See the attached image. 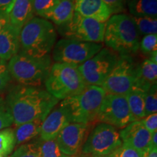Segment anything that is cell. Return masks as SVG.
I'll list each match as a JSON object with an SVG mask.
<instances>
[{
    "mask_svg": "<svg viewBox=\"0 0 157 157\" xmlns=\"http://www.w3.org/2000/svg\"><path fill=\"white\" fill-rule=\"evenodd\" d=\"M149 146L154 147V148H157V131L156 132H153L151 134L150 146Z\"/></svg>",
    "mask_w": 157,
    "mask_h": 157,
    "instance_id": "f35d334b",
    "label": "cell"
},
{
    "mask_svg": "<svg viewBox=\"0 0 157 157\" xmlns=\"http://www.w3.org/2000/svg\"><path fill=\"white\" fill-rule=\"evenodd\" d=\"M139 34L142 35L157 34V18L149 17L131 16Z\"/></svg>",
    "mask_w": 157,
    "mask_h": 157,
    "instance_id": "603a6c76",
    "label": "cell"
},
{
    "mask_svg": "<svg viewBox=\"0 0 157 157\" xmlns=\"http://www.w3.org/2000/svg\"><path fill=\"white\" fill-rule=\"evenodd\" d=\"M103 48L102 43L61 39L56 43L52 49V59L55 63L78 66L93 57Z\"/></svg>",
    "mask_w": 157,
    "mask_h": 157,
    "instance_id": "9c48e42d",
    "label": "cell"
},
{
    "mask_svg": "<svg viewBox=\"0 0 157 157\" xmlns=\"http://www.w3.org/2000/svg\"><path fill=\"white\" fill-rule=\"evenodd\" d=\"M0 157H2V156H0Z\"/></svg>",
    "mask_w": 157,
    "mask_h": 157,
    "instance_id": "7bdbcfd3",
    "label": "cell"
},
{
    "mask_svg": "<svg viewBox=\"0 0 157 157\" xmlns=\"http://www.w3.org/2000/svg\"><path fill=\"white\" fill-rule=\"evenodd\" d=\"M44 119H37L17 126L14 130L15 145H22L40 135Z\"/></svg>",
    "mask_w": 157,
    "mask_h": 157,
    "instance_id": "44dd1931",
    "label": "cell"
},
{
    "mask_svg": "<svg viewBox=\"0 0 157 157\" xmlns=\"http://www.w3.org/2000/svg\"><path fill=\"white\" fill-rule=\"evenodd\" d=\"M109 7L111 14H119L125 10L126 0H102Z\"/></svg>",
    "mask_w": 157,
    "mask_h": 157,
    "instance_id": "d6a6232c",
    "label": "cell"
},
{
    "mask_svg": "<svg viewBox=\"0 0 157 157\" xmlns=\"http://www.w3.org/2000/svg\"><path fill=\"white\" fill-rule=\"evenodd\" d=\"M75 0H60L55 8L44 17L58 25H63L71 21L74 13Z\"/></svg>",
    "mask_w": 157,
    "mask_h": 157,
    "instance_id": "ffe728a7",
    "label": "cell"
},
{
    "mask_svg": "<svg viewBox=\"0 0 157 157\" xmlns=\"http://www.w3.org/2000/svg\"><path fill=\"white\" fill-rule=\"evenodd\" d=\"M13 118L6 100L0 98V130L10 127Z\"/></svg>",
    "mask_w": 157,
    "mask_h": 157,
    "instance_id": "f546056e",
    "label": "cell"
},
{
    "mask_svg": "<svg viewBox=\"0 0 157 157\" xmlns=\"http://www.w3.org/2000/svg\"><path fill=\"white\" fill-rule=\"evenodd\" d=\"M109 155L111 157H143V153L124 143Z\"/></svg>",
    "mask_w": 157,
    "mask_h": 157,
    "instance_id": "1f68e13d",
    "label": "cell"
},
{
    "mask_svg": "<svg viewBox=\"0 0 157 157\" xmlns=\"http://www.w3.org/2000/svg\"><path fill=\"white\" fill-rule=\"evenodd\" d=\"M2 61V60H1V59H0V63H1Z\"/></svg>",
    "mask_w": 157,
    "mask_h": 157,
    "instance_id": "b9f144b4",
    "label": "cell"
},
{
    "mask_svg": "<svg viewBox=\"0 0 157 157\" xmlns=\"http://www.w3.org/2000/svg\"><path fill=\"white\" fill-rule=\"evenodd\" d=\"M105 23L84 17L74 12L71 21L58 26V31L63 39L80 42L103 43Z\"/></svg>",
    "mask_w": 157,
    "mask_h": 157,
    "instance_id": "ba28073f",
    "label": "cell"
},
{
    "mask_svg": "<svg viewBox=\"0 0 157 157\" xmlns=\"http://www.w3.org/2000/svg\"><path fill=\"white\" fill-rule=\"evenodd\" d=\"M119 55L108 48H103L93 57L78 66L86 85L101 87L117 64Z\"/></svg>",
    "mask_w": 157,
    "mask_h": 157,
    "instance_id": "30bf717a",
    "label": "cell"
},
{
    "mask_svg": "<svg viewBox=\"0 0 157 157\" xmlns=\"http://www.w3.org/2000/svg\"><path fill=\"white\" fill-rule=\"evenodd\" d=\"M15 0H0V12L9 15Z\"/></svg>",
    "mask_w": 157,
    "mask_h": 157,
    "instance_id": "d590c367",
    "label": "cell"
},
{
    "mask_svg": "<svg viewBox=\"0 0 157 157\" xmlns=\"http://www.w3.org/2000/svg\"><path fill=\"white\" fill-rule=\"evenodd\" d=\"M151 86V85L143 81L140 78L134 87L125 95L134 121L140 120L146 117L145 95Z\"/></svg>",
    "mask_w": 157,
    "mask_h": 157,
    "instance_id": "e0dca14e",
    "label": "cell"
},
{
    "mask_svg": "<svg viewBox=\"0 0 157 157\" xmlns=\"http://www.w3.org/2000/svg\"><path fill=\"white\" fill-rule=\"evenodd\" d=\"M121 144L120 134L116 127L100 123L88 136L82 148V152L92 156H106L114 151Z\"/></svg>",
    "mask_w": 157,
    "mask_h": 157,
    "instance_id": "8fae6325",
    "label": "cell"
},
{
    "mask_svg": "<svg viewBox=\"0 0 157 157\" xmlns=\"http://www.w3.org/2000/svg\"><path fill=\"white\" fill-rule=\"evenodd\" d=\"M126 1H127V0H126Z\"/></svg>",
    "mask_w": 157,
    "mask_h": 157,
    "instance_id": "ee69618b",
    "label": "cell"
},
{
    "mask_svg": "<svg viewBox=\"0 0 157 157\" xmlns=\"http://www.w3.org/2000/svg\"><path fill=\"white\" fill-rule=\"evenodd\" d=\"M7 105L16 126L37 119H44L58 100L39 87L19 85L7 95Z\"/></svg>",
    "mask_w": 157,
    "mask_h": 157,
    "instance_id": "6da1fadb",
    "label": "cell"
},
{
    "mask_svg": "<svg viewBox=\"0 0 157 157\" xmlns=\"http://www.w3.org/2000/svg\"><path fill=\"white\" fill-rule=\"evenodd\" d=\"M56 39L57 31L52 22L34 17L20 31L19 52L36 58L50 56Z\"/></svg>",
    "mask_w": 157,
    "mask_h": 157,
    "instance_id": "7a4b0ae2",
    "label": "cell"
},
{
    "mask_svg": "<svg viewBox=\"0 0 157 157\" xmlns=\"http://www.w3.org/2000/svg\"><path fill=\"white\" fill-rule=\"evenodd\" d=\"M34 15L32 0H15L8 15L10 24L21 31Z\"/></svg>",
    "mask_w": 157,
    "mask_h": 157,
    "instance_id": "d6986e66",
    "label": "cell"
},
{
    "mask_svg": "<svg viewBox=\"0 0 157 157\" xmlns=\"http://www.w3.org/2000/svg\"><path fill=\"white\" fill-rule=\"evenodd\" d=\"M140 78L143 81L152 85L157 82V63L150 58L146 59L140 65Z\"/></svg>",
    "mask_w": 157,
    "mask_h": 157,
    "instance_id": "d4e9b609",
    "label": "cell"
},
{
    "mask_svg": "<svg viewBox=\"0 0 157 157\" xmlns=\"http://www.w3.org/2000/svg\"><path fill=\"white\" fill-rule=\"evenodd\" d=\"M60 0H32L33 10L35 15L39 17H44L53 10Z\"/></svg>",
    "mask_w": 157,
    "mask_h": 157,
    "instance_id": "4316f807",
    "label": "cell"
},
{
    "mask_svg": "<svg viewBox=\"0 0 157 157\" xmlns=\"http://www.w3.org/2000/svg\"><path fill=\"white\" fill-rule=\"evenodd\" d=\"M74 12L84 17L105 23L112 15L102 0H75Z\"/></svg>",
    "mask_w": 157,
    "mask_h": 157,
    "instance_id": "2e32d148",
    "label": "cell"
},
{
    "mask_svg": "<svg viewBox=\"0 0 157 157\" xmlns=\"http://www.w3.org/2000/svg\"><path fill=\"white\" fill-rule=\"evenodd\" d=\"M105 95L103 87L86 85L79 93L63 100L60 104L68 110L71 122L90 124L97 119Z\"/></svg>",
    "mask_w": 157,
    "mask_h": 157,
    "instance_id": "5b68a950",
    "label": "cell"
},
{
    "mask_svg": "<svg viewBox=\"0 0 157 157\" xmlns=\"http://www.w3.org/2000/svg\"><path fill=\"white\" fill-rule=\"evenodd\" d=\"M143 125L151 133L157 131V113H152L140 119Z\"/></svg>",
    "mask_w": 157,
    "mask_h": 157,
    "instance_id": "e575fe53",
    "label": "cell"
},
{
    "mask_svg": "<svg viewBox=\"0 0 157 157\" xmlns=\"http://www.w3.org/2000/svg\"><path fill=\"white\" fill-rule=\"evenodd\" d=\"M90 157H111L110 155H106V156H92L90 155Z\"/></svg>",
    "mask_w": 157,
    "mask_h": 157,
    "instance_id": "ab89813d",
    "label": "cell"
},
{
    "mask_svg": "<svg viewBox=\"0 0 157 157\" xmlns=\"http://www.w3.org/2000/svg\"><path fill=\"white\" fill-rule=\"evenodd\" d=\"M52 66L50 56L36 58L18 52L9 60L11 77L23 86L40 87L44 83Z\"/></svg>",
    "mask_w": 157,
    "mask_h": 157,
    "instance_id": "8992f818",
    "label": "cell"
},
{
    "mask_svg": "<svg viewBox=\"0 0 157 157\" xmlns=\"http://www.w3.org/2000/svg\"><path fill=\"white\" fill-rule=\"evenodd\" d=\"M40 140L42 157H63L64 154L60 150L56 139L49 140Z\"/></svg>",
    "mask_w": 157,
    "mask_h": 157,
    "instance_id": "f1b7e54d",
    "label": "cell"
},
{
    "mask_svg": "<svg viewBox=\"0 0 157 157\" xmlns=\"http://www.w3.org/2000/svg\"><path fill=\"white\" fill-rule=\"evenodd\" d=\"M71 122L68 110L60 104L55 106L44 118L42 124L40 139L49 140L56 139L65 127Z\"/></svg>",
    "mask_w": 157,
    "mask_h": 157,
    "instance_id": "5bb4252c",
    "label": "cell"
},
{
    "mask_svg": "<svg viewBox=\"0 0 157 157\" xmlns=\"http://www.w3.org/2000/svg\"><path fill=\"white\" fill-rule=\"evenodd\" d=\"M97 119L101 123L122 129L134 121L126 96L106 93L100 108Z\"/></svg>",
    "mask_w": 157,
    "mask_h": 157,
    "instance_id": "7c38bea8",
    "label": "cell"
},
{
    "mask_svg": "<svg viewBox=\"0 0 157 157\" xmlns=\"http://www.w3.org/2000/svg\"><path fill=\"white\" fill-rule=\"evenodd\" d=\"M140 36L132 17L119 13L105 22L103 42L119 55H131L139 50Z\"/></svg>",
    "mask_w": 157,
    "mask_h": 157,
    "instance_id": "3957f363",
    "label": "cell"
},
{
    "mask_svg": "<svg viewBox=\"0 0 157 157\" xmlns=\"http://www.w3.org/2000/svg\"><path fill=\"white\" fill-rule=\"evenodd\" d=\"M20 31L9 24L0 32V59L10 60L19 52Z\"/></svg>",
    "mask_w": 157,
    "mask_h": 157,
    "instance_id": "ac0fdd59",
    "label": "cell"
},
{
    "mask_svg": "<svg viewBox=\"0 0 157 157\" xmlns=\"http://www.w3.org/2000/svg\"><path fill=\"white\" fill-rule=\"evenodd\" d=\"M10 23L8 15L0 12V32Z\"/></svg>",
    "mask_w": 157,
    "mask_h": 157,
    "instance_id": "8d00e7d4",
    "label": "cell"
},
{
    "mask_svg": "<svg viewBox=\"0 0 157 157\" xmlns=\"http://www.w3.org/2000/svg\"><path fill=\"white\" fill-rule=\"evenodd\" d=\"M131 16L157 17V0H127Z\"/></svg>",
    "mask_w": 157,
    "mask_h": 157,
    "instance_id": "7402d4cb",
    "label": "cell"
},
{
    "mask_svg": "<svg viewBox=\"0 0 157 157\" xmlns=\"http://www.w3.org/2000/svg\"><path fill=\"white\" fill-rule=\"evenodd\" d=\"M63 157H78V156H76V155H74V156H68V155H65V156Z\"/></svg>",
    "mask_w": 157,
    "mask_h": 157,
    "instance_id": "60d3db41",
    "label": "cell"
},
{
    "mask_svg": "<svg viewBox=\"0 0 157 157\" xmlns=\"http://www.w3.org/2000/svg\"><path fill=\"white\" fill-rule=\"evenodd\" d=\"M11 79V76L5 61L0 63V92L5 89Z\"/></svg>",
    "mask_w": 157,
    "mask_h": 157,
    "instance_id": "836d02e7",
    "label": "cell"
},
{
    "mask_svg": "<svg viewBox=\"0 0 157 157\" xmlns=\"http://www.w3.org/2000/svg\"><path fill=\"white\" fill-rule=\"evenodd\" d=\"M157 112V85L152 84L145 95V115Z\"/></svg>",
    "mask_w": 157,
    "mask_h": 157,
    "instance_id": "83f0119b",
    "label": "cell"
},
{
    "mask_svg": "<svg viewBox=\"0 0 157 157\" xmlns=\"http://www.w3.org/2000/svg\"><path fill=\"white\" fill-rule=\"evenodd\" d=\"M122 143L143 153L150 146L151 134L140 120L129 123L119 132Z\"/></svg>",
    "mask_w": 157,
    "mask_h": 157,
    "instance_id": "9a60e30c",
    "label": "cell"
},
{
    "mask_svg": "<svg viewBox=\"0 0 157 157\" xmlns=\"http://www.w3.org/2000/svg\"><path fill=\"white\" fill-rule=\"evenodd\" d=\"M143 157H157V148L149 146L143 152Z\"/></svg>",
    "mask_w": 157,
    "mask_h": 157,
    "instance_id": "74e56055",
    "label": "cell"
},
{
    "mask_svg": "<svg viewBox=\"0 0 157 157\" xmlns=\"http://www.w3.org/2000/svg\"><path fill=\"white\" fill-rule=\"evenodd\" d=\"M139 49L146 54L157 52V34L145 35L140 41Z\"/></svg>",
    "mask_w": 157,
    "mask_h": 157,
    "instance_id": "4dcf8cb0",
    "label": "cell"
},
{
    "mask_svg": "<svg viewBox=\"0 0 157 157\" xmlns=\"http://www.w3.org/2000/svg\"><path fill=\"white\" fill-rule=\"evenodd\" d=\"M10 157H42L40 140L20 145Z\"/></svg>",
    "mask_w": 157,
    "mask_h": 157,
    "instance_id": "484cf974",
    "label": "cell"
},
{
    "mask_svg": "<svg viewBox=\"0 0 157 157\" xmlns=\"http://www.w3.org/2000/svg\"><path fill=\"white\" fill-rule=\"evenodd\" d=\"M140 78V65L130 55H119L117 64L101 87L106 93L126 95Z\"/></svg>",
    "mask_w": 157,
    "mask_h": 157,
    "instance_id": "52a82bcc",
    "label": "cell"
},
{
    "mask_svg": "<svg viewBox=\"0 0 157 157\" xmlns=\"http://www.w3.org/2000/svg\"><path fill=\"white\" fill-rule=\"evenodd\" d=\"M44 84L58 101L79 93L86 86L77 66L60 63L52 64Z\"/></svg>",
    "mask_w": 157,
    "mask_h": 157,
    "instance_id": "277c9868",
    "label": "cell"
},
{
    "mask_svg": "<svg viewBox=\"0 0 157 157\" xmlns=\"http://www.w3.org/2000/svg\"><path fill=\"white\" fill-rule=\"evenodd\" d=\"M15 146L14 130L5 128L0 130V156H7L13 151Z\"/></svg>",
    "mask_w": 157,
    "mask_h": 157,
    "instance_id": "cb8c5ba5",
    "label": "cell"
},
{
    "mask_svg": "<svg viewBox=\"0 0 157 157\" xmlns=\"http://www.w3.org/2000/svg\"><path fill=\"white\" fill-rule=\"evenodd\" d=\"M89 126L90 124L71 122L60 131L56 140L63 154L68 156L77 154Z\"/></svg>",
    "mask_w": 157,
    "mask_h": 157,
    "instance_id": "4fadbf2b",
    "label": "cell"
}]
</instances>
